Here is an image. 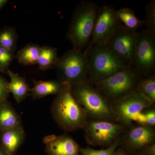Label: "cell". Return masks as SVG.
<instances>
[{
  "label": "cell",
  "mask_w": 155,
  "mask_h": 155,
  "mask_svg": "<svg viewBox=\"0 0 155 155\" xmlns=\"http://www.w3.org/2000/svg\"><path fill=\"white\" fill-rule=\"evenodd\" d=\"M44 143L48 155H79L80 148L78 143L67 134L45 137Z\"/></svg>",
  "instance_id": "cell-13"
},
{
  "label": "cell",
  "mask_w": 155,
  "mask_h": 155,
  "mask_svg": "<svg viewBox=\"0 0 155 155\" xmlns=\"http://www.w3.org/2000/svg\"><path fill=\"white\" fill-rule=\"evenodd\" d=\"M155 144V128L133 123L124 131L119 147L127 154L142 155L147 147Z\"/></svg>",
  "instance_id": "cell-8"
},
{
  "label": "cell",
  "mask_w": 155,
  "mask_h": 155,
  "mask_svg": "<svg viewBox=\"0 0 155 155\" xmlns=\"http://www.w3.org/2000/svg\"><path fill=\"white\" fill-rule=\"evenodd\" d=\"M23 126L0 131V146L9 155H15L25 140Z\"/></svg>",
  "instance_id": "cell-14"
},
{
  "label": "cell",
  "mask_w": 155,
  "mask_h": 155,
  "mask_svg": "<svg viewBox=\"0 0 155 155\" xmlns=\"http://www.w3.org/2000/svg\"><path fill=\"white\" fill-rule=\"evenodd\" d=\"M114 155H129L125 153L121 148L119 147L117 148L116 149V152H115V153Z\"/></svg>",
  "instance_id": "cell-29"
},
{
  "label": "cell",
  "mask_w": 155,
  "mask_h": 155,
  "mask_svg": "<svg viewBox=\"0 0 155 155\" xmlns=\"http://www.w3.org/2000/svg\"><path fill=\"white\" fill-rule=\"evenodd\" d=\"M34 86L30 94L34 99H40L50 95H57L61 91L64 83L60 80H33Z\"/></svg>",
  "instance_id": "cell-17"
},
{
  "label": "cell",
  "mask_w": 155,
  "mask_h": 155,
  "mask_svg": "<svg viewBox=\"0 0 155 155\" xmlns=\"http://www.w3.org/2000/svg\"><path fill=\"white\" fill-rule=\"evenodd\" d=\"M22 126L21 117L8 100L0 103V131Z\"/></svg>",
  "instance_id": "cell-15"
},
{
  "label": "cell",
  "mask_w": 155,
  "mask_h": 155,
  "mask_svg": "<svg viewBox=\"0 0 155 155\" xmlns=\"http://www.w3.org/2000/svg\"><path fill=\"white\" fill-rule=\"evenodd\" d=\"M9 82L0 75V103L8 99L10 95L8 87Z\"/></svg>",
  "instance_id": "cell-27"
},
{
  "label": "cell",
  "mask_w": 155,
  "mask_h": 155,
  "mask_svg": "<svg viewBox=\"0 0 155 155\" xmlns=\"http://www.w3.org/2000/svg\"><path fill=\"white\" fill-rule=\"evenodd\" d=\"M51 111L57 125L66 132L83 129L89 120L83 107L72 96L68 83H64L61 91L56 95Z\"/></svg>",
  "instance_id": "cell-1"
},
{
  "label": "cell",
  "mask_w": 155,
  "mask_h": 155,
  "mask_svg": "<svg viewBox=\"0 0 155 155\" xmlns=\"http://www.w3.org/2000/svg\"><path fill=\"white\" fill-rule=\"evenodd\" d=\"M88 66V81L92 85L107 79L127 67L105 45H95L86 51Z\"/></svg>",
  "instance_id": "cell-5"
},
{
  "label": "cell",
  "mask_w": 155,
  "mask_h": 155,
  "mask_svg": "<svg viewBox=\"0 0 155 155\" xmlns=\"http://www.w3.org/2000/svg\"><path fill=\"white\" fill-rule=\"evenodd\" d=\"M139 32L119 27L105 45L106 47L126 65L133 67L134 55Z\"/></svg>",
  "instance_id": "cell-11"
},
{
  "label": "cell",
  "mask_w": 155,
  "mask_h": 155,
  "mask_svg": "<svg viewBox=\"0 0 155 155\" xmlns=\"http://www.w3.org/2000/svg\"><path fill=\"white\" fill-rule=\"evenodd\" d=\"M113 6L98 7L91 39L85 51L95 45H105L111 37L122 25Z\"/></svg>",
  "instance_id": "cell-9"
},
{
  "label": "cell",
  "mask_w": 155,
  "mask_h": 155,
  "mask_svg": "<svg viewBox=\"0 0 155 155\" xmlns=\"http://www.w3.org/2000/svg\"><path fill=\"white\" fill-rule=\"evenodd\" d=\"M18 38L15 28L5 27L0 30V46L14 53L17 49Z\"/></svg>",
  "instance_id": "cell-22"
},
{
  "label": "cell",
  "mask_w": 155,
  "mask_h": 155,
  "mask_svg": "<svg viewBox=\"0 0 155 155\" xmlns=\"http://www.w3.org/2000/svg\"><path fill=\"white\" fill-rule=\"evenodd\" d=\"M118 118V123L128 127L133 124L136 114L153 105L138 91L110 104Z\"/></svg>",
  "instance_id": "cell-12"
},
{
  "label": "cell",
  "mask_w": 155,
  "mask_h": 155,
  "mask_svg": "<svg viewBox=\"0 0 155 155\" xmlns=\"http://www.w3.org/2000/svg\"><path fill=\"white\" fill-rule=\"evenodd\" d=\"M7 72L6 71H5V70H4L2 69V68H1V67H0V72H2V73H5V72Z\"/></svg>",
  "instance_id": "cell-32"
},
{
  "label": "cell",
  "mask_w": 155,
  "mask_h": 155,
  "mask_svg": "<svg viewBox=\"0 0 155 155\" xmlns=\"http://www.w3.org/2000/svg\"><path fill=\"white\" fill-rule=\"evenodd\" d=\"M134 122L137 124L147 126L151 128L155 127V109L154 105L145 108L136 116Z\"/></svg>",
  "instance_id": "cell-23"
},
{
  "label": "cell",
  "mask_w": 155,
  "mask_h": 155,
  "mask_svg": "<svg viewBox=\"0 0 155 155\" xmlns=\"http://www.w3.org/2000/svg\"><path fill=\"white\" fill-rule=\"evenodd\" d=\"M70 87L72 96L83 107L89 120L118 123L110 104L88 81L74 84Z\"/></svg>",
  "instance_id": "cell-2"
},
{
  "label": "cell",
  "mask_w": 155,
  "mask_h": 155,
  "mask_svg": "<svg viewBox=\"0 0 155 155\" xmlns=\"http://www.w3.org/2000/svg\"><path fill=\"white\" fill-rule=\"evenodd\" d=\"M8 2V0H0V9L2 8Z\"/></svg>",
  "instance_id": "cell-30"
},
{
  "label": "cell",
  "mask_w": 155,
  "mask_h": 155,
  "mask_svg": "<svg viewBox=\"0 0 155 155\" xmlns=\"http://www.w3.org/2000/svg\"><path fill=\"white\" fill-rule=\"evenodd\" d=\"M15 58L14 53L0 46V67L7 72L8 67Z\"/></svg>",
  "instance_id": "cell-26"
},
{
  "label": "cell",
  "mask_w": 155,
  "mask_h": 155,
  "mask_svg": "<svg viewBox=\"0 0 155 155\" xmlns=\"http://www.w3.org/2000/svg\"><path fill=\"white\" fill-rule=\"evenodd\" d=\"M58 58V51L52 47H41L37 64L42 71L53 69Z\"/></svg>",
  "instance_id": "cell-18"
},
{
  "label": "cell",
  "mask_w": 155,
  "mask_h": 155,
  "mask_svg": "<svg viewBox=\"0 0 155 155\" xmlns=\"http://www.w3.org/2000/svg\"><path fill=\"white\" fill-rule=\"evenodd\" d=\"M137 91L150 103L155 105V75L153 73L148 77H143L139 84Z\"/></svg>",
  "instance_id": "cell-21"
},
{
  "label": "cell",
  "mask_w": 155,
  "mask_h": 155,
  "mask_svg": "<svg viewBox=\"0 0 155 155\" xmlns=\"http://www.w3.org/2000/svg\"><path fill=\"white\" fill-rule=\"evenodd\" d=\"M126 128L118 123L89 120L83 130L87 144L107 148L121 139Z\"/></svg>",
  "instance_id": "cell-7"
},
{
  "label": "cell",
  "mask_w": 155,
  "mask_h": 155,
  "mask_svg": "<svg viewBox=\"0 0 155 155\" xmlns=\"http://www.w3.org/2000/svg\"><path fill=\"white\" fill-rule=\"evenodd\" d=\"M146 17L143 22L150 34L155 38V1L151 0L146 6Z\"/></svg>",
  "instance_id": "cell-24"
},
{
  "label": "cell",
  "mask_w": 155,
  "mask_h": 155,
  "mask_svg": "<svg viewBox=\"0 0 155 155\" xmlns=\"http://www.w3.org/2000/svg\"><path fill=\"white\" fill-rule=\"evenodd\" d=\"M58 80L70 85L83 81H88L87 58L81 51L72 48L58 58L54 68Z\"/></svg>",
  "instance_id": "cell-6"
},
{
  "label": "cell",
  "mask_w": 155,
  "mask_h": 155,
  "mask_svg": "<svg viewBox=\"0 0 155 155\" xmlns=\"http://www.w3.org/2000/svg\"><path fill=\"white\" fill-rule=\"evenodd\" d=\"M116 16L122 25L130 30L137 31L142 27L144 22L136 16L133 10L128 8H122L116 10Z\"/></svg>",
  "instance_id": "cell-19"
},
{
  "label": "cell",
  "mask_w": 155,
  "mask_h": 155,
  "mask_svg": "<svg viewBox=\"0 0 155 155\" xmlns=\"http://www.w3.org/2000/svg\"><path fill=\"white\" fill-rule=\"evenodd\" d=\"M40 47L33 44L26 45L18 52L15 58L19 64L25 66L36 64Z\"/></svg>",
  "instance_id": "cell-20"
},
{
  "label": "cell",
  "mask_w": 155,
  "mask_h": 155,
  "mask_svg": "<svg viewBox=\"0 0 155 155\" xmlns=\"http://www.w3.org/2000/svg\"><path fill=\"white\" fill-rule=\"evenodd\" d=\"M143 78L133 67H127L107 79L95 84L94 86L111 104L137 91Z\"/></svg>",
  "instance_id": "cell-4"
},
{
  "label": "cell",
  "mask_w": 155,
  "mask_h": 155,
  "mask_svg": "<svg viewBox=\"0 0 155 155\" xmlns=\"http://www.w3.org/2000/svg\"><path fill=\"white\" fill-rule=\"evenodd\" d=\"M133 67L143 77L155 69V38L146 30L139 32L134 55Z\"/></svg>",
  "instance_id": "cell-10"
},
{
  "label": "cell",
  "mask_w": 155,
  "mask_h": 155,
  "mask_svg": "<svg viewBox=\"0 0 155 155\" xmlns=\"http://www.w3.org/2000/svg\"><path fill=\"white\" fill-rule=\"evenodd\" d=\"M142 155H155V144L147 147Z\"/></svg>",
  "instance_id": "cell-28"
},
{
  "label": "cell",
  "mask_w": 155,
  "mask_h": 155,
  "mask_svg": "<svg viewBox=\"0 0 155 155\" xmlns=\"http://www.w3.org/2000/svg\"><path fill=\"white\" fill-rule=\"evenodd\" d=\"M98 7L92 1H84L76 6L67 33V38L77 49L87 47L93 32Z\"/></svg>",
  "instance_id": "cell-3"
},
{
  "label": "cell",
  "mask_w": 155,
  "mask_h": 155,
  "mask_svg": "<svg viewBox=\"0 0 155 155\" xmlns=\"http://www.w3.org/2000/svg\"><path fill=\"white\" fill-rule=\"evenodd\" d=\"M7 73L10 78V82L8 83L10 93L13 94L17 103L19 104L28 96L31 88L24 77L9 69L7 70Z\"/></svg>",
  "instance_id": "cell-16"
},
{
  "label": "cell",
  "mask_w": 155,
  "mask_h": 155,
  "mask_svg": "<svg viewBox=\"0 0 155 155\" xmlns=\"http://www.w3.org/2000/svg\"><path fill=\"white\" fill-rule=\"evenodd\" d=\"M120 139L106 149L97 150L90 147L82 148L80 149L79 152L82 155H114L116 149L119 147Z\"/></svg>",
  "instance_id": "cell-25"
},
{
  "label": "cell",
  "mask_w": 155,
  "mask_h": 155,
  "mask_svg": "<svg viewBox=\"0 0 155 155\" xmlns=\"http://www.w3.org/2000/svg\"><path fill=\"white\" fill-rule=\"evenodd\" d=\"M0 155H9L5 151V150L0 146Z\"/></svg>",
  "instance_id": "cell-31"
}]
</instances>
